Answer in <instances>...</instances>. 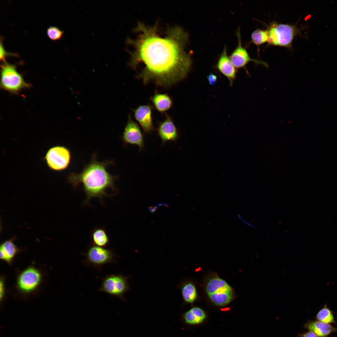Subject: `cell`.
<instances>
[{
    "label": "cell",
    "mask_w": 337,
    "mask_h": 337,
    "mask_svg": "<svg viewBox=\"0 0 337 337\" xmlns=\"http://www.w3.org/2000/svg\"><path fill=\"white\" fill-rule=\"evenodd\" d=\"M140 34L135 41L130 65L141 62L145 66L140 77L145 83L151 80L168 85L184 78L189 72L192 61L185 51L187 33L179 27L168 30L166 36L157 34L155 27L139 25Z\"/></svg>",
    "instance_id": "1"
},
{
    "label": "cell",
    "mask_w": 337,
    "mask_h": 337,
    "mask_svg": "<svg viewBox=\"0 0 337 337\" xmlns=\"http://www.w3.org/2000/svg\"><path fill=\"white\" fill-rule=\"evenodd\" d=\"M95 157H93L81 172L72 173L68 177L69 182L73 186L83 185L86 195L85 202L87 203L93 198L102 200L103 196H108L106 192L108 189L116 190L114 182L116 177L110 174L106 169L112 162H99Z\"/></svg>",
    "instance_id": "2"
},
{
    "label": "cell",
    "mask_w": 337,
    "mask_h": 337,
    "mask_svg": "<svg viewBox=\"0 0 337 337\" xmlns=\"http://www.w3.org/2000/svg\"><path fill=\"white\" fill-rule=\"evenodd\" d=\"M205 289L210 300L219 306L226 305L234 298L235 293L233 288L217 275L208 280Z\"/></svg>",
    "instance_id": "3"
},
{
    "label": "cell",
    "mask_w": 337,
    "mask_h": 337,
    "mask_svg": "<svg viewBox=\"0 0 337 337\" xmlns=\"http://www.w3.org/2000/svg\"><path fill=\"white\" fill-rule=\"evenodd\" d=\"M269 45L291 48L295 37L298 30L295 25L284 24H272L267 30Z\"/></svg>",
    "instance_id": "4"
},
{
    "label": "cell",
    "mask_w": 337,
    "mask_h": 337,
    "mask_svg": "<svg viewBox=\"0 0 337 337\" xmlns=\"http://www.w3.org/2000/svg\"><path fill=\"white\" fill-rule=\"evenodd\" d=\"M1 87L11 93H16L29 87L14 65L4 62L1 66Z\"/></svg>",
    "instance_id": "5"
},
{
    "label": "cell",
    "mask_w": 337,
    "mask_h": 337,
    "mask_svg": "<svg viewBox=\"0 0 337 337\" xmlns=\"http://www.w3.org/2000/svg\"><path fill=\"white\" fill-rule=\"evenodd\" d=\"M130 278L129 276H125L120 274L107 275L102 279L101 286L98 291L125 300L124 295L126 291L130 290L128 282V279Z\"/></svg>",
    "instance_id": "6"
},
{
    "label": "cell",
    "mask_w": 337,
    "mask_h": 337,
    "mask_svg": "<svg viewBox=\"0 0 337 337\" xmlns=\"http://www.w3.org/2000/svg\"><path fill=\"white\" fill-rule=\"evenodd\" d=\"M71 159L70 150L62 146H56L50 148L45 157L48 167L56 171H61L66 169L70 164Z\"/></svg>",
    "instance_id": "7"
},
{
    "label": "cell",
    "mask_w": 337,
    "mask_h": 337,
    "mask_svg": "<svg viewBox=\"0 0 337 337\" xmlns=\"http://www.w3.org/2000/svg\"><path fill=\"white\" fill-rule=\"evenodd\" d=\"M85 256V263L97 268L107 263L117 262L112 250L94 245L89 248Z\"/></svg>",
    "instance_id": "8"
},
{
    "label": "cell",
    "mask_w": 337,
    "mask_h": 337,
    "mask_svg": "<svg viewBox=\"0 0 337 337\" xmlns=\"http://www.w3.org/2000/svg\"><path fill=\"white\" fill-rule=\"evenodd\" d=\"M237 36L238 40V45L229 56L231 62L235 67L237 69L244 68L248 74L249 73L246 69V66L250 61H253L256 64L262 65L267 67L268 65L266 62L250 57L247 50L242 45L239 27L238 28L237 31Z\"/></svg>",
    "instance_id": "9"
},
{
    "label": "cell",
    "mask_w": 337,
    "mask_h": 337,
    "mask_svg": "<svg viewBox=\"0 0 337 337\" xmlns=\"http://www.w3.org/2000/svg\"><path fill=\"white\" fill-rule=\"evenodd\" d=\"M122 139L125 145H136L140 151L144 149V136L138 125L132 120L130 116H129Z\"/></svg>",
    "instance_id": "10"
},
{
    "label": "cell",
    "mask_w": 337,
    "mask_h": 337,
    "mask_svg": "<svg viewBox=\"0 0 337 337\" xmlns=\"http://www.w3.org/2000/svg\"><path fill=\"white\" fill-rule=\"evenodd\" d=\"M39 272L34 267H30L24 270L20 275L18 284L20 289L25 292L34 290L41 281Z\"/></svg>",
    "instance_id": "11"
},
{
    "label": "cell",
    "mask_w": 337,
    "mask_h": 337,
    "mask_svg": "<svg viewBox=\"0 0 337 337\" xmlns=\"http://www.w3.org/2000/svg\"><path fill=\"white\" fill-rule=\"evenodd\" d=\"M217 69L229 80L230 86H232L235 80L237 70L227 55V47L225 45L216 65Z\"/></svg>",
    "instance_id": "12"
},
{
    "label": "cell",
    "mask_w": 337,
    "mask_h": 337,
    "mask_svg": "<svg viewBox=\"0 0 337 337\" xmlns=\"http://www.w3.org/2000/svg\"><path fill=\"white\" fill-rule=\"evenodd\" d=\"M157 134L162 140V144L167 142H176L179 138L177 129L171 119L167 117L159 125Z\"/></svg>",
    "instance_id": "13"
},
{
    "label": "cell",
    "mask_w": 337,
    "mask_h": 337,
    "mask_svg": "<svg viewBox=\"0 0 337 337\" xmlns=\"http://www.w3.org/2000/svg\"><path fill=\"white\" fill-rule=\"evenodd\" d=\"M134 115L145 133L150 134L154 131L151 109L149 105L139 106L134 110Z\"/></svg>",
    "instance_id": "14"
},
{
    "label": "cell",
    "mask_w": 337,
    "mask_h": 337,
    "mask_svg": "<svg viewBox=\"0 0 337 337\" xmlns=\"http://www.w3.org/2000/svg\"><path fill=\"white\" fill-rule=\"evenodd\" d=\"M15 238L14 237L6 241L0 246V258L9 264L11 263L13 258L20 251V249L14 243Z\"/></svg>",
    "instance_id": "15"
},
{
    "label": "cell",
    "mask_w": 337,
    "mask_h": 337,
    "mask_svg": "<svg viewBox=\"0 0 337 337\" xmlns=\"http://www.w3.org/2000/svg\"><path fill=\"white\" fill-rule=\"evenodd\" d=\"M305 327L310 331L320 337H325L331 333L337 331V329L328 323L320 321L310 322L305 325Z\"/></svg>",
    "instance_id": "16"
},
{
    "label": "cell",
    "mask_w": 337,
    "mask_h": 337,
    "mask_svg": "<svg viewBox=\"0 0 337 337\" xmlns=\"http://www.w3.org/2000/svg\"><path fill=\"white\" fill-rule=\"evenodd\" d=\"M206 316L204 310L197 307L192 308L185 312L183 315L185 323L189 325H196L202 323Z\"/></svg>",
    "instance_id": "17"
},
{
    "label": "cell",
    "mask_w": 337,
    "mask_h": 337,
    "mask_svg": "<svg viewBox=\"0 0 337 337\" xmlns=\"http://www.w3.org/2000/svg\"><path fill=\"white\" fill-rule=\"evenodd\" d=\"M182 297L184 301L188 303H192L197 298L196 289L194 285L191 282H186L180 286Z\"/></svg>",
    "instance_id": "18"
},
{
    "label": "cell",
    "mask_w": 337,
    "mask_h": 337,
    "mask_svg": "<svg viewBox=\"0 0 337 337\" xmlns=\"http://www.w3.org/2000/svg\"><path fill=\"white\" fill-rule=\"evenodd\" d=\"M151 100L156 109L160 112L168 110L172 105L171 99L166 94H155L152 98Z\"/></svg>",
    "instance_id": "19"
},
{
    "label": "cell",
    "mask_w": 337,
    "mask_h": 337,
    "mask_svg": "<svg viewBox=\"0 0 337 337\" xmlns=\"http://www.w3.org/2000/svg\"><path fill=\"white\" fill-rule=\"evenodd\" d=\"M92 238L94 245L104 247L109 242V239L105 230L101 228H97L93 230Z\"/></svg>",
    "instance_id": "20"
},
{
    "label": "cell",
    "mask_w": 337,
    "mask_h": 337,
    "mask_svg": "<svg viewBox=\"0 0 337 337\" xmlns=\"http://www.w3.org/2000/svg\"><path fill=\"white\" fill-rule=\"evenodd\" d=\"M269 37L267 30H265L257 29L251 34V41L256 46L261 45L268 41Z\"/></svg>",
    "instance_id": "21"
},
{
    "label": "cell",
    "mask_w": 337,
    "mask_h": 337,
    "mask_svg": "<svg viewBox=\"0 0 337 337\" xmlns=\"http://www.w3.org/2000/svg\"><path fill=\"white\" fill-rule=\"evenodd\" d=\"M317 319L320 321L329 323L334 322V316L331 311L326 305L321 309L317 315Z\"/></svg>",
    "instance_id": "22"
},
{
    "label": "cell",
    "mask_w": 337,
    "mask_h": 337,
    "mask_svg": "<svg viewBox=\"0 0 337 337\" xmlns=\"http://www.w3.org/2000/svg\"><path fill=\"white\" fill-rule=\"evenodd\" d=\"M47 34L48 37L51 40L57 41L60 39L62 37L63 32L57 27L50 26L47 29Z\"/></svg>",
    "instance_id": "23"
},
{
    "label": "cell",
    "mask_w": 337,
    "mask_h": 337,
    "mask_svg": "<svg viewBox=\"0 0 337 337\" xmlns=\"http://www.w3.org/2000/svg\"><path fill=\"white\" fill-rule=\"evenodd\" d=\"M13 55L12 54H10L8 52H7L5 50L4 47L2 44V42L0 44V59L1 61H2L5 62V58L6 56L8 55Z\"/></svg>",
    "instance_id": "24"
},
{
    "label": "cell",
    "mask_w": 337,
    "mask_h": 337,
    "mask_svg": "<svg viewBox=\"0 0 337 337\" xmlns=\"http://www.w3.org/2000/svg\"><path fill=\"white\" fill-rule=\"evenodd\" d=\"M207 79L208 83L210 85H214L216 83L217 78L216 75L212 73H211L207 76Z\"/></svg>",
    "instance_id": "25"
},
{
    "label": "cell",
    "mask_w": 337,
    "mask_h": 337,
    "mask_svg": "<svg viewBox=\"0 0 337 337\" xmlns=\"http://www.w3.org/2000/svg\"><path fill=\"white\" fill-rule=\"evenodd\" d=\"M238 217L239 219H240L242 222L244 224L252 228H255L256 227L252 224V223H249L248 221H247L245 219H244L240 214L238 215Z\"/></svg>",
    "instance_id": "26"
},
{
    "label": "cell",
    "mask_w": 337,
    "mask_h": 337,
    "mask_svg": "<svg viewBox=\"0 0 337 337\" xmlns=\"http://www.w3.org/2000/svg\"><path fill=\"white\" fill-rule=\"evenodd\" d=\"M302 337H318L317 335L313 332H309L303 335Z\"/></svg>",
    "instance_id": "27"
},
{
    "label": "cell",
    "mask_w": 337,
    "mask_h": 337,
    "mask_svg": "<svg viewBox=\"0 0 337 337\" xmlns=\"http://www.w3.org/2000/svg\"><path fill=\"white\" fill-rule=\"evenodd\" d=\"M3 282L1 281L0 282V297L1 298L3 295Z\"/></svg>",
    "instance_id": "28"
},
{
    "label": "cell",
    "mask_w": 337,
    "mask_h": 337,
    "mask_svg": "<svg viewBox=\"0 0 337 337\" xmlns=\"http://www.w3.org/2000/svg\"><path fill=\"white\" fill-rule=\"evenodd\" d=\"M157 208V207H150L149 208V210L150 212H154L156 211Z\"/></svg>",
    "instance_id": "29"
}]
</instances>
